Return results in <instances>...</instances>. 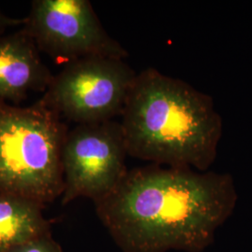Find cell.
Listing matches in <instances>:
<instances>
[{
  "mask_svg": "<svg viewBox=\"0 0 252 252\" xmlns=\"http://www.w3.org/2000/svg\"><path fill=\"white\" fill-rule=\"evenodd\" d=\"M236 201L229 174L152 163L128 170L94 206L123 252H204Z\"/></svg>",
  "mask_w": 252,
  "mask_h": 252,
  "instance_id": "6da1fadb",
  "label": "cell"
},
{
  "mask_svg": "<svg viewBox=\"0 0 252 252\" xmlns=\"http://www.w3.org/2000/svg\"><path fill=\"white\" fill-rule=\"evenodd\" d=\"M53 79L34 40L23 28L0 36V102L19 104L31 92L45 93Z\"/></svg>",
  "mask_w": 252,
  "mask_h": 252,
  "instance_id": "52a82bcc",
  "label": "cell"
},
{
  "mask_svg": "<svg viewBox=\"0 0 252 252\" xmlns=\"http://www.w3.org/2000/svg\"><path fill=\"white\" fill-rule=\"evenodd\" d=\"M44 205L0 190V252H9L28 240L51 234Z\"/></svg>",
  "mask_w": 252,
  "mask_h": 252,
  "instance_id": "ba28073f",
  "label": "cell"
},
{
  "mask_svg": "<svg viewBox=\"0 0 252 252\" xmlns=\"http://www.w3.org/2000/svg\"><path fill=\"white\" fill-rule=\"evenodd\" d=\"M67 127L38 100L20 108L0 102V190L45 206L62 196Z\"/></svg>",
  "mask_w": 252,
  "mask_h": 252,
  "instance_id": "3957f363",
  "label": "cell"
},
{
  "mask_svg": "<svg viewBox=\"0 0 252 252\" xmlns=\"http://www.w3.org/2000/svg\"><path fill=\"white\" fill-rule=\"evenodd\" d=\"M121 126L128 155L206 172L218 155L222 119L207 94L150 67L137 73Z\"/></svg>",
  "mask_w": 252,
  "mask_h": 252,
  "instance_id": "7a4b0ae2",
  "label": "cell"
},
{
  "mask_svg": "<svg viewBox=\"0 0 252 252\" xmlns=\"http://www.w3.org/2000/svg\"><path fill=\"white\" fill-rule=\"evenodd\" d=\"M26 22H27L26 18H11L5 15L2 11H0V33L4 32L9 27H17V26L24 27L26 25Z\"/></svg>",
  "mask_w": 252,
  "mask_h": 252,
  "instance_id": "30bf717a",
  "label": "cell"
},
{
  "mask_svg": "<svg viewBox=\"0 0 252 252\" xmlns=\"http://www.w3.org/2000/svg\"><path fill=\"white\" fill-rule=\"evenodd\" d=\"M121 123L79 125L68 131L62 153L64 188L62 205L80 197L94 203L117 187L128 169Z\"/></svg>",
  "mask_w": 252,
  "mask_h": 252,
  "instance_id": "8992f818",
  "label": "cell"
},
{
  "mask_svg": "<svg viewBox=\"0 0 252 252\" xmlns=\"http://www.w3.org/2000/svg\"><path fill=\"white\" fill-rule=\"evenodd\" d=\"M26 20L23 29L39 51L57 63L91 56H128L108 35L88 0H35Z\"/></svg>",
  "mask_w": 252,
  "mask_h": 252,
  "instance_id": "5b68a950",
  "label": "cell"
},
{
  "mask_svg": "<svg viewBox=\"0 0 252 252\" xmlns=\"http://www.w3.org/2000/svg\"><path fill=\"white\" fill-rule=\"evenodd\" d=\"M137 73L124 59L91 56L66 63L40 101L79 125L122 116Z\"/></svg>",
  "mask_w": 252,
  "mask_h": 252,
  "instance_id": "277c9868",
  "label": "cell"
},
{
  "mask_svg": "<svg viewBox=\"0 0 252 252\" xmlns=\"http://www.w3.org/2000/svg\"><path fill=\"white\" fill-rule=\"evenodd\" d=\"M9 252H64L60 244L52 237V234H43L21 244Z\"/></svg>",
  "mask_w": 252,
  "mask_h": 252,
  "instance_id": "9c48e42d",
  "label": "cell"
}]
</instances>
